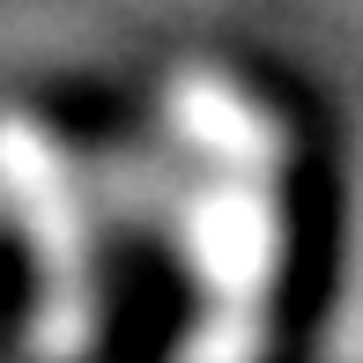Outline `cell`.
Wrapping results in <instances>:
<instances>
[{"instance_id":"obj_1","label":"cell","mask_w":363,"mask_h":363,"mask_svg":"<svg viewBox=\"0 0 363 363\" xmlns=\"http://www.w3.org/2000/svg\"><path fill=\"white\" fill-rule=\"evenodd\" d=\"M193 267H201L208 326L193 334L186 363H252L259 304L274 282V208L259 186H216L193 208Z\"/></svg>"},{"instance_id":"obj_2","label":"cell","mask_w":363,"mask_h":363,"mask_svg":"<svg viewBox=\"0 0 363 363\" xmlns=\"http://www.w3.org/2000/svg\"><path fill=\"white\" fill-rule=\"evenodd\" d=\"M0 193L23 216V230L38 238L45 274H52V319H45V341L52 349H74L89 334V311H82V201L60 171V156L30 134L23 119H0Z\"/></svg>"}]
</instances>
